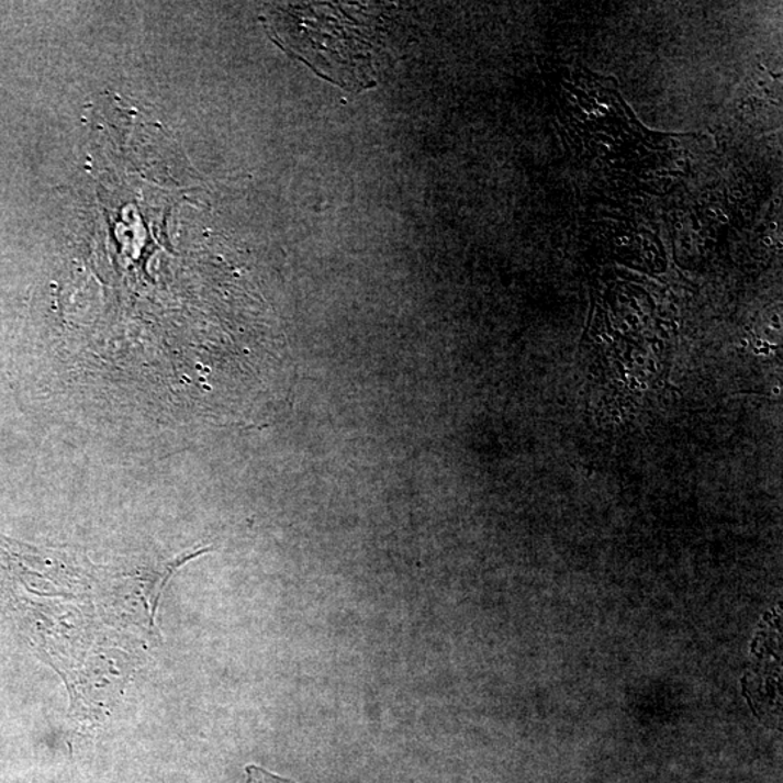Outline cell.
Segmentation results:
<instances>
[{
	"instance_id": "cell-1",
	"label": "cell",
	"mask_w": 783,
	"mask_h": 783,
	"mask_svg": "<svg viewBox=\"0 0 783 783\" xmlns=\"http://www.w3.org/2000/svg\"><path fill=\"white\" fill-rule=\"evenodd\" d=\"M246 773L247 783H295L291 780H287V778L275 775V773H270L266 771V769L255 767V764L247 767Z\"/></svg>"
}]
</instances>
